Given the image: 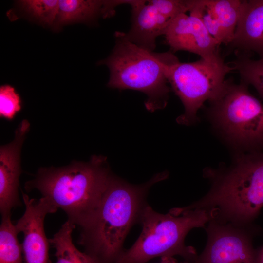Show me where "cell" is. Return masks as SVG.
Returning <instances> with one entry per match:
<instances>
[{"label": "cell", "mask_w": 263, "mask_h": 263, "mask_svg": "<svg viewBox=\"0 0 263 263\" xmlns=\"http://www.w3.org/2000/svg\"><path fill=\"white\" fill-rule=\"evenodd\" d=\"M158 173L147 182L134 185L111 174L100 204L82 228L78 243L98 263H115L123 251L124 240L146 206L150 187L167 178Z\"/></svg>", "instance_id": "1"}, {"label": "cell", "mask_w": 263, "mask_h": 263, "mask_svg": "<svg viewBox=\"0 0 263 263\" xmlns=\"http://www.w3.org/2000/svg\"><path fill=\"white\" fill-rule=\"evenodd\" d=\"M111 174L106 158L94 155L88 162L40 168L35 178L25 183V188L39 191L81 229L99 206Z\"/></svg>", "instance_id": "2"}, {"label": "cell", "mask_w": 263, "mask_h": 263, "mask_svg": "<svg viewBox=\"0 0 263 263\" xmlns=\"http://www.w3.org/2000/svg\"><path fill=\"white\" fill-rule=\"evenodd\" d=\"M209 192L188 208H214L215 218L241 226L252 221L263 206V151L248 152L222 173L209 171Z\"/></svg>", "instance_id": "3"}, {"label": "cell", "mask_w": 263, "mask_h": 263, "mask_svg": "<svg viewBox=\"0 0 263 263\" xmlns=\"http://www.w3.org/2000/svg\"><path fill=\"white\" fill-rule=\"evenodd\" d=\"M216 215L215 209L187 207L161 214L146 205L139 220L142 225L141 234L130 248L123 250L115 263H146L154 258L176 255L193 262L196 252L185 245L186 236L194 228L204 227Z\"/></svg>", "instance_id": "4"}, {"label": "cell", "mask_w": 263, "mask_h": 263, "mask_svg": "<svg viewBox=\"0 0 263 263\" xmlns=\"http://www.w3.org/2000/svg\"><path fill=\"white\" fill-rule=\"evenodd\" d=\"M111 55L99 62L110 70L109 87L132 89L147 96L146 108L150 112L164 108L170 91L165 74L167 63L177 57L169 51L157 53L141 48L115 33Z\"/></svg>", "instance_id": "5"}, {"label": "cell", "mask_w": 263, "mask_h": 263, "mask_svg": "<svg viewBox=\"0 0 263 263\" xmlns=\"http://www.w3.org/2000/svg\"><path fill=\"white\" fill-rule=\"evenodd\" d=\"M241 81L226 80L220 94L209 101L208 114L217 130L231 144L248 152L263 151V104Z\"/></svg>", "instance_id": "6"}, {"label": "cell", "mask_w": 263, "mask_h": 263, "mask_svg": "<svg viewBox=\"0 0 263 263\" xmlns=\"http://www.w3.org/2000/svg\"><path fill=\"white\" fill-rule=\"evenodd\" d=\"M232 71L221 55L191 62H181L177 58L167 63L166 76L185 109L177 122L186 125L195 123L198 110L206 101L209 102L220 94L226 83V75Z\"/></svg>", "instance_id": "7"}, {"label": "cell", "mask_w": 263, "mask_h": 263, "mask_svg": "<svg viewBox=\"0 0 263 263\" xmlns=\"http://www.w3.org/2000/svg\"><path fill=\"white\" fill-rule=\"evenodd\" d=\"M207 232L206 246L193 263H256L257 253L241 226L214 218Z\"/></svg>", "instance_id": "8"}, {"label": "cell", "mask_w": 263, "mask_h": 263, "mask_svg": "<svg viewBox=\"0 0 263 263\" xmlns=\"http://www.w3.org/2000/svg\"><path fill=\"white\" fill-rule=\"evenodd\" d=\"M22 199L25 212L15 225L19 233L24 235L22 246L25 263H50V243L46 236L44 220L47 214L58 208L44 197L37 200L22 192Z\"/></svg>", "instance_id": "9"}, {"label": "cell", "mask_w": 263, "mask_h": 263, "mask_svg": "<svg viewBox=\"0 0 263 263\" xmlns=\"http://www.w3.org/2000/svg\"><path fill=\"white\" fill-rule=\"evenodd\" d=\"M165 42L173 52L186 51L211 58L220 55V45L209 34L197 17L182 13L171 21L165 34Z\"/></svg>", "instance_id": "10"}, {"label": "cell", "mask_w": 263, "mask_h": 263, "mask_svg": "<svg viewBox=\"0 0 263 263\" xmlns=\"http://www.w3.org/2000/svg\"><path fill=\"white\" fill-rule=\"evenodd\" d=\"M30 128L25 119L17 128L14 140L0 148V211L1 217L11 215V211L22 205L18 188L21 172L20 153Z\"/></svg>", "instance_id": "11"}, {"label": "cell", "mask_w": 263, "mask_h": 263, "mask_svg": "<svg viewBox=\"0 0 263 263\" xmlns=\"http://www.w3.org/2000/svg\"><path fill=\"white\" fill-rule=\"evenodd\" d=\"M243 0H191L189 14L198 18L221 45L232 42Z\"/></svg>", "instance_id": "12"}, {"label": "cell", "mask_w": 263, "mask_h": 263, "mask_svg": "<svg viewBox=\"0 0 263 263\" xmlns=\"http://www.w3.org/2000/svg\"><path fill=\"white\" fill-rule=\"evenodd\" d=\"M132 25L126 33L118 32L125 39L146 50L153 52L157 38L164 35L173 20L160 13L148 0L132 7Z\"/></svg>", "instance_id": "13"}, {"label": "cell", "mask_w": 263, "mask_h": 263, "mask_svg": "<svg viewBox=\"0 0 263 263\" xmlns=\"http://www.w3.org/2000/svg\"><path fill=\"white\" fill-rule=\"evenodd\" d=\"M237 54L263 56V0H243L241 10L231 43Z\"/></svg>", "instance_id": "14"}, {"label": "cell", "mask_w": 263, "mask_h": 263, "mask_svg": "<svg viewBox=\"0 0 263 263\" xmlns=\"http://www.w3.org/2000/svg\"><path fill=\"white\" fill-rule=\"evenodd\" d=\"M124 4L123 0H60L56 20V26L75 22H89L99 16L111 17L115 8Z\"/></svg>", "instance_id": "15"}, {"label": "cell", "mask_w": 263, "mask_h": 263, "mask_svg": "<svg viewBox=\"0 0 263 263\" xmlns=\"http://www.w3.org/2000/svg\"><path fill=\"white\" fill-rule=\"evenodd\" d=\"M75 225L67 220L60 229L49 239L55 248L56 263H98L85 252L79 251L72 240V232Z\"/></svg>", "instance_id": "16"}, {"label": "cell", "mask_w": 263, "mask_h": 263, "mask_svg": "<svg viewBox=\"0 0 263 263\" xmlns=\"http://www.w3.org/2000/svg\"><path fill=\"white\" fill-rule=\"evenodd\" d=\"M19 232L11 215L2 217L0 226V263H22V246L18 239Z\"/></svg>", "instance_id": "17"}, {"label": "cell", "mask_w": 263, "mask_h": 263, "mask_svg": "<svg viewBox=\"0 0 263 263\" xmlns=\"http://www.w3.org/2000/svg\"><path fill=\"white\" fill-rule=\"evenodd\" d=\"M235 60L229 62L233 71H237L241 81L252 86L263 100V56L253 59L244 54L236 55Z\"/></svg>", "instance_id": "18"}, {"label": "cell", "mask_w": 263, "mask_h": 263, "mask_svg": "<svg viewBox=\"0 0 263 263\" xmlns=\"http://www.w3.org/2000/svg\"><path fill=\"white\" fill-rule=\"evenodd\" d=\"M19 3L25 12L42 24L51 25L54 23L58 13L59 0H24Z\"/></svg>", "instance_id": "19"}, {"label": "cell", "mask_w": 263, "mask_h": 263, "mask_svg": "<svg viewBox=\"0 0 263 263\" xmlns=\"http://www.w3.org/2000/svg\"><path fill=\"white\" fill-rule=\"evenodd\" d=\"M21 99L14 87L4 85L0 87V116L12 120L21 109Z\"/></svg>", "instance_id": "20"}, {"label": "cell", "mask_w": 263, "mask_h": 263, "mask_svg": "<svg viewBox=\"0 0 263 263\" xmlns=\"http://www.w3.org/2000/svg\"><path fill=\"white\" fill-rule=\"evenodd\" d=\"M160 13L174 19L182 13L188 12L191 0H148Z\"/></svg>", "instance_id": "21"}, {"label": "cell", "mask_w": 263, "mask_h": 263, "mask_svg": "<svg viewBox=\"0 0 263 263\" xmlns=\"http://www.w3.org/2000/svg\"><path fill=\"white\" fill-rule=\"evenodd\" d=\"M159 263H178V262L173 257H161V261ZM181 263H193L186 261Z\"/></svg>", "instance_id": "22"}]
</instances>
